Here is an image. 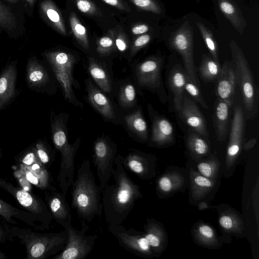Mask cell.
I'll list each match as a JSON object with an SVG mask.
<instances>
[{"label":"cell","instance_id":"6da1fadb","mask_svg":"<svg viewBox=\"0 0 259 259\" xmlns=\"http://www.w3.org/2000/svg\"><path fill=\"white\" fill-rule=\"evenodd\" d=\"M102 203L108 228L122 224L138 199L143 197L139 186L128 176L119 154L112 175L102 190Z\"/></svg>","mask_w":259,"mask_h":259},{"label":"cell","instance_id":"7a4b0ae2","mask_svg":"<svg viewBox=\"0 0 259 259\" xmlns=\"http://www.w3.org/2000/svg\"><path fill=\"white\" fill-rule=\"evenodd\" d=\"M71 186V207L78 217L91 222L96 217L101 216L103 212L102 191L96 183L88 158L78 165L76 178Z\"/></svg>","mask_w":259,"mask_h":259},{"label":"cell","instance_id":"3957f363","mask_svg":"<svg viewBox=\"0 0 259 259\" xmlns=\"http://www.w3.org/2000/svg\"><path fill=\"white\" fill-rule=\"evenodd\" d=\"M8 230L13 241L17 239L24 245L26 259H45L61 252L66 246V230L58 233H40L30 228L8 225Z\"/></svg>","mask_w":259,"mask_h":259},{"label":"cell","instance_id":"277c9868","mask_svg":"<svg viewBox=\"0 0 259 259\" xmlns=\"http://www.w3.org/2000/svg\"><path fill=\"white\" fill-rule=\"evenodd\" d=\"M42 57L50 66L63 92L65 99L74 106L83 108V104L76 98L73 88H77L73 75L75 57L69 53L60 50L46 51L41 54Z\"/></svg>","mask_w":259,"mask_h":259},{"label":"cell","instance_id":"5b68a950","mask_svg":"<svg viewBox=\"0 0 259 259\" xmlns=\"http://www.w3.org/2000/svg\"><path fill=\"white\" fill-rule=\"evenodd\" d=\"M236 82L242 94L245 110L248 115H254L257 109V91L251 69L243 52L236 41L230 43Z\"/></svg>","mask_w":259,"mask_h":259},{"label":"cell","instance_id":"8992f818","mask_svg":"<svg viewBox=\"0 0 259 259\" xmlns=\"http://www.w3.org/2000/svg\"><path fill=\"white\" fill-rule=\"evenodd\" d=\"M0 188L7 192L25 208L34 215L45 230L48 229L53 219L46 202L39 196L0 178Z\"/></svg>","mask_w":259,"mask_h":259},{"label":"cell","instance_id":"52a82bcc","mask_svg":"<svg viewBox=\"0 0 259 259\" xmlns=\"http://www.w3.org/2000/svg\"><path fill=\"white\" fill-rule=\"evenodd\" d=\"M87 223L84 220L82 221L80 230L73 227L72 225L64 229L68 233L66 246L53 259H84L88 256L93 249L98 236L86 235L89 230Z\"/></svg>","mask_w":259,"mask_h":259},{"label":"cell","instance_id":"ba28073f","mask_svg":"<svg viewBox=\"0 0 259 259\" xmlns=\"http://www.w3.org/2000/svg\"><path fill=\"white\" fill-rule=\"evenodd\" d=\"M169 42L170 47L181 56L187 76L199 86L194 60L193 29L188 21L171 34Z\"/></svg>","mask_w":259,"mask_h":259},{"label":"cell","instance_id":"9c48e42d","mask_svg":"<svg viewBox=\"0 0 259 259\" xmlns=\"http://www.w3.org/2000/svg\"><path fill=\"white\" fill-rule=\"evenodd\" d=\"M116 145L107 136L98 138L93 144V163L101 191L108 182L117 155Z\"/></svg>","mask_w":259,"mask_h":259},{"label":"cell","instance_id":"30bf717a","mask_svg":"<svg viewBox=\"0 0 259 259\" xmlns=\"http://www.w3.org/2000/svg\"><path fill=\"white\" fill-rule=\"evenodd\" d=\"M244 134V112L240 106H236L234 111L226 152L225 170L226 176L231 174L235 169L237 159L243 149Z\"/></svg>","mask_w":259,"mask_h":259},{"label":"cell","instance_id":"8fae6325","mask_svg":"<svg viewBox=\"0 0 259 259\" xmlns=\"http://www.w3.org/2000/svg\"><path fill=\"white\" fill-rule=\"evenodd\" d=\"M108 231L117 239L121 246L135 255L146 258L155 256L144 232L126 229L121 224L113 225L108 228Z\"/></svg>","mask_w":259,"mask_h":259},{"label":"cell","instance_id":"7c38bea8","mask_svg":"<svg viewBox=\"0 0 259 259\" xmlns=\"http://www.w3.org/2000/svg\"><path fill=\"white\" fill-rule=\"evenodd\" d=\"M24 6L12 5L0 0V32L10 38L16 39L25 33Z\"/></svg>","mask_w":259,"mask_h":259},{"label":"cell","instance_id":"4fadbf2b","mask_svg":"<svg viewBox=\"0 0 259 259\" xmlns=\"http://www.w3.org/2000/svg\"><path fill=\"white\" fill-rule=\"evenodd\" d=\"M125 169L142 180H150L156 176L157 158L155 155L137 149H131L124 157L119 154Z\"/></svg>","mask_w":259,"mask_h":259},{"label":"cell","instance_id":"5bb4252c","mask_svg":"<svg viewBox=\"0 0 259 259\" xmlns=\"http://www.w3.org/2000/svg\"><path fill=\"white\" fill-rule=\"evenodd\" d=\"M188 184V171L175 166H169L156 181V193L159 198H167L184 191Z\"/></svg>","mask_w":259,"mask_h":259},{"label":"cell","instance_id":"9a60e30c","mask_svg":"<svg viewBox=\"0 0 259 259\" xmlns=\"http://www.w3.org/2000/svg\"><path fill=\"white\" fill-rule=\"evenodd\" d=\"M44 191L45 201L53 219L64 229L72 225L71 210L66 196L53 185Z\"/></svg>","mask_w":259,"mask_h":259},{"label":"cell","instance_id":"2e32d148","mask_svg":"<svg viewBox=\"0 0 259 259\" xmlns=\"http://www.w3.org/2000/svg\"><path fill=\"white\" fill-rule=\"evenodd\" d=\"M161 59L152 57L137 64L135 74L138 84L143 88L157 90L161 86Z\"/></svg>","mask_w":259,"mask_h":259},{"label":"cell","instance_id":"e0dca14e","mask_svg":"<svg viewBox=\"0 0 259 259\" xmlns=\"http://www.w3.org/2000/svg\"><path fill=\"white\" fill-rule=\"evenodd\" d=\"M188 171L189 186V200L193 205L205 200L214 192L219 180H212L201 175L197 170L189 167Z\"/></svg>","mask_w":259,"mask_h":259},{"label":"cell","instance_id":"ac0fdd59","mask_svg":"<svg viewBox=\"0 0 259 259\" xmlns=\"http://www.w3.org/2000/svg\"><path fill=\"white\" fill-rule=\"evenodd\" d=\"M17 59L8 62L0 74V111L15 99L17 94Z\"/></svg>","mask_w":259,"mask_h":259},{"label":"cell","instance_id":"d6986e66","mask_svg":"<svg viewBox=\"0 0 259 259\" xmlns=\"http://www.w3.org/2000/svg\"><path fill=\"white\" fill-rule=\"evenodd\" d=\"M177 111L190 128L208 139L209 135L203 116L192 100L183 95L180 107Z\"/></svg>","mask_w":259,"mask_h":259},{"label":"cell","instance_id":"ffe728a7","mask_svg":"<svg viewBox=\"0 0 259 259\" xmlns=\"http://www.w3.org/2000/svg\"><path fill=\"white\" fill-rule=\"evenodd\" d=\"M236 78L233 64L226 60L216 80L217 98L225 101L231 107L235 93Z\"/></svg>","mask_w":259,"mask_h":259},{"label":"cell","instance_id":"44dd1931","mask_svg":"<svg viewBox=\"0 0 259 259\" xmlns=\"http://www.w3.org/2000/svg\"><path fill=\"white\" fill-rule=\"evenodd\" d=\"M88 99L91 105L107 120L116 123L117 114L109 98L95 85L90 78L85 80Z\"/></svg>","mask_w":259,"mask_h":259},{"label":"cell","instance_id":"7402d4cb","mask_svg":"<svg viewBox=\"0 0 259 259\" xmlns=\"http://www.w3.org/2000/svg\"><path fill=\"white\" fill-rule=\"evenodd\" d=\"M218 213V224L224 233L240 237L244 231V222L239 212L226 204L212 206Z\"/></svg>","mask_w":259,"mask_h":259},{"label":"cell","instance_id":"603a6c76","mask_svg":"<svg viewBox=\"0 0 259 259\" xmlns=\"http://www.w3.org/2000/svg\"><path fill=\"white\" fill-rule=\"evenodd\" d=\"M152 121V135L148 143L151 147H163L173 144L175 135L173 126L166 118L153 115L150 111Z\"/></svg>","mask_w":259,"mask_h":259},{"label":"cell","instance_id":"cb8c5ba5","mask_svg":"<svg viewBox=\"0 0 259 259\" xmlns=\"http://www.w3.org/2000/svg\"><path fill=\"white\" fill-rule=\"evenodd\" d=\"M144 229L154 256H159L165 250L168 243L167 234L163 225L153 218H148Z\"/></svg>","mask_w":259,"mask_h":259},{"label":"cell","instance_id":"d4e9b609","mask_svg":"<svg viewBox=\"0 0 259 259\" xmlns=\"http://www.w3.org/2000/svg\"><path fill=\"white\" fill-rule=\"evenodd\" d=\"M0 216L8 224L18 225V220L36 230H44L38 220L33 214L20 209L0 198Z\"/></svg>","mask_w":259,"mask_h":259},{"label":"cell","instance_id":"484cf974","mask_svg":"<svg viewBox=\"0 0 259 259\" xmlns=\"http://www.w3.org/2000/svg\"><path fill=\"white\" fill-rule=\"evenodd\" d=\"M191 233L197 244L209 249H219L223 244L222 238L209 224L200 221L193 225Z\"/></svg>","mask_w":259,"mask_h":259},{"label":"cell","instance_id":"4316f807","mask_svg":"<svg viewBox=\"0 0 259 259\" xmlns=\"http://www.w3.org/2000/svg\"><path fill=\"white\" fill-rule=\"evenodd\" d=\"M26 80L32 90L40 91L50 83L49 74L42 64L34 56L28 58L26 66Z\"/></svg>","mask_w":259,"mask_h":259},{"label":"cell","instance_id":"83f0119b","mask_svg":"<svg viewBox=\"0 0 259 259\" xmlns=\"http://www.w3.org/2000/svg\"><path fill=\"white\" fill-rule=\"evenodd\" d=\"M13 167L19 169L30 183L43 191L52 185L50 174L39 160L30 165L17 164Z\"/></svg>","mask_w":259,"mask_h":259},{"label":"cell","instance_id":"f1b7e54d","mask_svg":"<svg viewBox=\"0 0 259 259\" xmlns=\"http://www.w3.org/2000/svg\"><path fill=\"white\" fill-rule=\"evenodd\" d=\"M40 17L59 33L67 34L61 13L52 0H39L37 3Z\"/></svg>","mask_w":259,"mask_h":259},{"label":"cell","instance_id":"f546056e","mask_svg":"<svg viewBox=\"0 0 259 259\" xmlns=\"http://www.w3.org/2000/svg\"><path fill=\"white\" fill-rule=\"evenodd\" d=\"M230 108L225 101L217 98L214 106L212 118L217 139L221 142L226 139Z\"/></svg>","mask_w":259,"mask_h":259},{"label":"cell","instance_id":"4dcf8cb0","mask_svg":"<svg viewBox=\"0 0 259 259\" xmlns=\"http://www.w3.org/2000/svg\"><path fill=\"white\" fill-rule=\"evenodd\" d=\"M206 139L189 128L186 139V146L191 157L195 162L207 156L209 153V143Z\"/></svg>","mask_w":259,"mask_h":259},{"label":"cell","instance_id":"1f68e13d","mask_svg":"<svg viewBox=\"0 0 259 259\" xmlns=\"http://www.w3.org/2000/svg\"><path fill=\"white\" fill-rule=\"evenodd\" d=\"M218 4L220 10L233 27L242 34L247 25L237 5L232 0H218Z\"/></svg>","mask_w":259,"mask_h":259},{"label":"cell","instance_id":"d6a6232c","mask_svg":"<svg viewBox=\"0 0 259 259\" xmlns=\"http://www.w3.org/2000/svg\"><path fill=\"white\" fill-rule=\"evenodd\" d=\"M88 70L97 86L104 93H110L112 83L110 76L105 67L93 58L89 60Z\"/></svg>","mask_w":259,"mask_h":259},{"label":"cell","instance_id":"836d02e7","mask_svg":"<svg viewBox=\"0 0 259 259\" xmlns=\"http://www.w3.org/2000/svg\"><path fill=\"white\" fill-rule=\"evenodd\" d=\"M186 81V74L181 67L175 66L169 73L168 82L174 98L175 108L178 111L181 105Z\"/></svg>","mask_w":259,"mask_h":259},{"label":"cell","instance_id":"e575fe53","mask_svg":"<svg viewBox=\"0 0 259 259\" xmlns=\"http://www.w3.org/2000/svg\"><path fill=\"white\" fill-rule=\"evenodd\" d=\"M124 121L127 128L141 141L144 142L148 141V126L141 108L127 114L124 117Z\"/></svg>","mask_w":259,"mask_h":259},{"label":"cell","instance_id":"d590c367","mask_svg":"<svg viewBox=\"0 0 259 259\" xmlns=\"http://www.w3.org/2000/svg\"><path fill=\"white\" fill-rule=\"evenodd\" d=\"M221 163L215 154L208 155L196 162V170L201 175L212 180H219Z\"/></svg>","mask_w":259,"mask_h":259},{"label":"cell","instance_id":"8d00e7d4","mask_svg":"<svg viewBox=\"0 0 259 259\" xmlns=\"http://www.w3.org/2000/svg\"><path fill=\"white\" fill-rule=\"evenodd\" d=\"M221 68L219 62L203 55L201 57L198 71L200 77L205 82H214L220 74Z\"/></svg>","mask_w":259,"mask_h":259},{"label":"cell","instance_id":"74e56055","mask_svg":"<svg viewBox=\"0 0 259 259\" xmlns=\"http://www.w3.org/2000/svg\"><path fill=\"white\" fill-rule=\"evenodd\" d=\"M119 104L123 108L133 107L137 101L136 91L131 83H126L121 88L118 94Z\"/></svg>","mask_w":259,"mask_h":259},{"label":"cell","instance_id":"f35d334b","mask_svg":"<svg viewBox=\"0 0 259 259\" xmlns=\"http://www.w3.org/2000/svg\"><path fill=\"white\" fill-rule=\"evenodd\" d=\"M33 145L39 161L47 168L49 167L54 159V152L42 140H38Z\"/></svg>","mask_w":259,"mask_h":259},{"label":"cell","instance_id":"ab89813d","mask_svg":"<svg viewBox=\"0 0 259 259\" xmlns=\"http://www.w3.org/2000/svg\"><path fill=\"white\" fill-rule=\"evenodd\" d=\"M196 25L212 58L219 62L218 46L211 31L200 22H197Z\"/></svg>","mask_w":259,"mask_h":259},{"label":"cell","instance_id":"60d3db41","mask_svg":"<svg viewBox=\"0 0 259 259\" xmlns=\"http://www.w3.org/2000/svg\"><path fill=\"white\" fill-rule=\"evenodd\" d=\"M69 21L75 37L84 49L88 50L89 49V44L85 28L81 24L74 14H71Z\"/></svg>","mask_w":259,"mask_h":259},{"label":"cell","instance_id":"b9f144b4","mask_svg":"<svg viewBox=\"0 0 259 259\" xmlns=\"http://www.w3.org/2000/svg\"><path fill=\"white\" fill-rule=\"evenodd\" d=\"M185 90L203 108L208 109V107L205 102L198 86L193 82L187 75Z\"/></svg>","mask_w":259,"mask_h":259},{"label":"cell","instance_id":"7bdbcfd3","mask_svg":"<svg viewBox=\"0 0 259 259\" xmlns=\"http://www.w3.org/2000/svg\"><path fill=\"white\" fill-rule=\"evenodd\" d=\"M39 160L33 145L23 151L18 157L17 164L30 165Z\"/></svg>","mask_w":259,"mask_h":259},{"label":"cell","instance_id":"ee69618b","mask_svg":"<svg viewBox=\"0 0 259 259\" xmlns=\"http://www.w3.org/2000/svg\"><path fill=\"white\" fill-rule=\"evenodd\" d=\"M134 4L144 10L159 14L161 9L155 0H133Z\"/></svg>","mask_w":259,"mask_h":259},{"label":"cell","instance_id":"f6af8a7d","mask_svg":"<svg viewBox=\"0 0 259 259\" xmlns=\"http://www.w3.org/2000/svg\"><path fill=\"white\" fill-rule=\"evenodd\" d=\"M14 176L18 181L20 187L24 190L32 192V184L26 179L22 172L18 168L13 167Z\"/></svg>","mask_w":259,"mask_h":259},{"label":"cell","instance_id":"bcb514c9","mask_svg":"<svg viewBox=\"0 0 259 259\" xmlns=\"http://www.w3.org/2000/svg\"><path fill=\"white\" fill-rule=\"evenodd\" d=\"M8 224L4 220L0 221V243H5L7 241H12V239L8 230Z\"/></svg>","mask_w":259,"mask_h":259},{"label":"cell","instance_id":"7dc6e473","mask_svg":"<svg viewBox=\"0 0 259 259\" xmlns=\"http://www.w3.org/2000/svg\"><path fill=\"white\" fill-rule=\"evenodd\" d=\"M113 40L109 37H103L99 41V51L102 54L107 53L112 47Z\"/></svg>","mask_w":259,"mask_h":259},{"label":"cell","instance_id":"c3c4849f","mask_svg":"<svg viewBox=\"0 0 259 259\" xmlns=\"http://www.w3.org/2000/svg\"><path fill=\"white\" fill-rule=\"evenodd\" d=\"M78 9L82 13H91L95 11L93 4L89 0H77Z\"/></svg>","mask_w":259,"mask_h":259},{"label":"cell","instance_id":"681fc988","mask_svg":"<svg viewBox=\"0 0 259 259\" xmlns=\"http://www.w3.org/2000/svg\"><path fill=\"white\" fill-rule=\"evenodd\" d=\"M151 37L148 34H145L138 37L134 41L133 52L147 45L150 40Z\"/></svg>","mask_w":259,"mask_h":259},{"label":"cell","instance_id":"f907efd6","mask_svg":"<svg viewBox=\"0 0 259 259\" xmlns=\"http://www.w3.org/2000/svg\"><path fill=\"white\" fill-rule=\"evenodd\" d=\"M39 0H23L25 14L32 17L34 8Z\"/></svg>","mask_w":259,"mask_h":259},{"label":"cell","instance_id":"816d5d0a","mask_svg":"<svg viewBox=\"0 0 259 259\" xmlns=\"http://www.w3.org/2000/svg\"><path fill=\"white\" fill-rule=\"evenodd\" d=\"M149 30V27L145 24H140L134 27L132 31L134 34H140L144 33Z\"/></svg>","mask_w":259,"mask_h":259},{"label":"cell","instance_id":"f5cc1de1","mask_svg":"<svg viewBox=\"0 0 259 259\" xmlns=\"http://www.w3.org/2000/svg\"><path fill=\"white\" fill-rule=\"evenodd\" d=\"M115 44L118 50L121 52H124L127 49V45L125 41L120 38H117L115 40Z\"/></svg>","mask_w":259,"mask_h":259},{"label":"cell","instance_id":"db71d44e","mask_svg":"<svg viewBox=\"0 0 259 259\" xmlns=\"http://www.w3.org/2000/svg\"><path fill=\"white\" fill-rule=\"evenodd\" d=\"M257 140L256 138H252L246 143L243 144V149L246 151H248L252 148L256 143Z\"/></svg>","mask_w":259,"mask_h":259},{"label":"cell","instance_id":"11a10c76","mask_svg":"<svg viewBox=\"0 0 259 259\" xmlns=\"http://www.w3.org/2000/svg\"><path fill=\"white\" fill-rule=\"evenodd\" d=\"M197 206L199 210H204L210 208L211 207L208 202L205 200H202L199 202L197 204Z\"/></svg>","mask_w":259,"mask_h":259},{"label":"cell","instance_id":"9f6ffc18","mask_svg":"<svg viewBox=\"0 0 259 259\" xmlns=\"http://www.w3.org/2000/svg\"><path fill=\"white\" fill-rule=\"evenodd\" d=\"M106 4L110 5L116 7L117 8H121L122 6L118 0H103Z\"/></svg>","mask_w":259,"mask_h":259},{"label":"cell","instance_id":"6f0895ef","mask_svg":"<svg viewBox=\"0 0 259 259\" xmlns=\"http://www.w3.org/2000/svg\"><path fill=\"white\" fill-rule=\"evenodd\" d=\"M5 2L12 4V5H23V0H2Z\"/></svg>","mask_w":259,"mask_h":259},{"label":"cell","instance_id":"680465c9","mask_svg":"<svg viewBox=\"0 0 259 259\" xmlns=\"http://www.w3.org/2000/svg\"><path fill=\"white\" fill-rule=\"evenodd\" d=\"M7 258L6 253L0 250V259H7Z\"/></svg>","mask_w":259,"mask_h":259},{"label":"cell","instance_id":"91938a15","mask_svg":"<svg viewBox=\"0 0 259 259\" xmlns=\"http://www.w3.org/2000/svg\"><path fill=\"white\" fill-rule=\"evenodd\" d=\"M2 153L1 149H0V158L2 157Z\"/></svg>","mask_w":259,"mask_h":259}]
</instances>
